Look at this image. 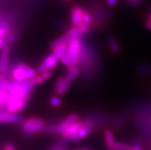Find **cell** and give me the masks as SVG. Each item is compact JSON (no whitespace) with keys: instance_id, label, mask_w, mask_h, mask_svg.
Instances as JSON below:
<instances>
[{"instance_id":"cell-28","label":"cell","mask_w":151,"mask_h":150,"mask_svg":"<svg viewBox=\"0 0 151 150\" xmlns=\"http://www.w3.org/2000/svg\"><path fill=\"white\" fill-rule=\"evenodd\" d=\"M107 5H109L110 6H115L118 2V0H106Z\"/></svg>"},{"instance_id":"cell-9","label":"cell","mask_w":151,"mask_h":150,"mask_svg":"<svg viewBox=\"0 0 151 150\" xmlns=\"http://www.w3.org/2000/svg\"><path fill=\"white\" fill-rule=\"evenodd\" d=\"M24 120L21 115L12 113L8 111L0 110V123H19Z\"/></svg>"},{"instance_id":"cell-25","label":"cell","mask_w":151,"mask_h":150,"mask_svg":"<svg viewBox=\"0 0 151 150\" xmlns=\"http://www.w3.org/2000/svg\"><path fill=\"white\" fill-rule=\"evenodd\" d=\"M2 150H16V149L12 143H6L3 145Z\"/></svg>"},{"instance_id":"cell-11","label":"cell","mask_w":151,"mask_h":150,"mask_svg":"<svg viewBox=\"0 0 151 150\" xmlns=\"http://www.w3.org/2000/svg\"><path fill=\"white\" fill-rule=\"evenodd\" d=\"M83 123H84L83 120H78V121L71 123L63 133H61V137L65 140H69L70 138L82 126Z\"/></svg>"},{"instance_id":"cell-16","label":"cell","mask_w":151,"mask_h":150,"mask_svg":"<svg viewBox=\"0 0 151 150\" xmlns=\"http://www.w3.org/2000/svg\"><path fill=\"white\" fill-rule=\"evenodd\" d=\"M65 34L67 35L68 38L70 40L71 39H75V38H80L83 35L80 29H79V27L77 26H72L71 28L68 29Z\"/></svg>"},{"instance_id":"cell-3","label":"cell","mask_w":151,"mask_h":150,"mask_svg":"<svg viewBox=\"0 0 151 150\" xmlns=\"http://www.w3.org/2000/svg\"><path fill=\"white\" fill-rule=\"evenodd\" d=\"M78 120H80V116L78 114L71 113L68 116H65L63 120L55 125L48 126H46L43 132L47 133H53V134H61L71 123Z\"/></svg>"},{"instance_id":"cell-22","label":"cell","mask_w":151,"mask_h":150,"mask_svg":"<svg viewBox=\"0 0 151 150\" xmlns=\"http://www.w3.org/2000/svg\"><path fill=\"white\" fill-rule=\"evenodd\" d=\"M128 150H144L143 143L140 139H136L132 144L130 145Z\"/></svg>"},{"instance_id":"cell-21","label":"cell","mask_w":151,"mask_h":150,"mask_svg":"<svg viewBox=\"0 0 151 150\" xmlns=\"http://www.w3.org/2000/svg\"><path fill=\"white\" fill-rule=\"evenodd\" d=\"M49 103L50 104L54 107H59L62 103V100H61V97H58V95H54L50 98Z\"/></svg>"},{"instance_id":"cell-36","label":"cell","mask_w":151,"mask_h":150,"mask_svg":"<svg viewBox=\"0 0 151 150\" xmlns=\"http://www.w3.org/2000/svg\"><path fill=\"white\" fill-rule=\"evenodd\" d=\"M2 21H3V19H2V18L1 17V16H0V24H1V23L2 22Z\"/></svg>"},{"instance_id":"cell-14","label":"cell","mask_w":151,"mask_h":150,"mask_svg":"<svg viewBox=\"0 0 151 150\" xmlns=\"http://www.w3.org/2000/svg\"><path fill=\"white\" fill-rule=\"evenodd\" d=\"M9 54L2 52L0 55V73L1 74H6L7 73L9 69Z\"/></svg>"},{"instance_id":"cell-17","label":"cell","mask_w":151,"mask_h":150,"mask_svg":"<svg viewBox=\"0 0 151 150\" xmlns=\"http://www.w3.org/2000/svg\"><path fill=\"white\" fill-rule=\"evenodd\" d=\"M81 70L78 67H74L71 68H68V72L65 74V78L71 82L74 81L80 74Z\"/></svg>"},{"instance_id":"cell-35","label":"cell","mask_w":151,"mask_h":150,"mask_svg":"<svg viewBox=\"0 0 151 150\" xmlns=\"http://www.w3.org/2000/svg\"><path fill=\"white\" fill-rule=\"evenodd\" d=\"M60 1H61V2H70V1H72V0H60Z\"/></svg>"},{"instance_id":"cell-19","label":"cell","mask_w":151,"mask_h":150,"mask_svg":"<svg viewBox=\"0 0 151 150\" xmlns=\"http://www.w3.org/2000/svg\"><path fill=\"white\" fill-rule=\"evenodd\" d=\"M68 50V44H64V45L59 46L56 48L55 49L52 50V53L55 55H56L59 59H61V57H63L65 54L67 53Z\"/></svg>"},{"instance_id":"cell-20","label":"cell","mask_w":151,"mask_h":150,"mask_svg":"<svg viewBox=\"0 0 151 150\" xmlns=\"http://www.w3.org/2000/svg\"><path fill=\"white\" fill-rule=\"evenodd\" d=\"M48 150H68V146L63 141H60L52 145Z\"/></svg>"},{"instance_id":"cell-18","label":"cell","mask_w":151,"mask_h":150,"mask_svg":"<svg viewBox=\"0 0 151 150\" xmlns=\"http://www.w3.org/2000/svg\"><path fill=\"white\" fill-rule=\"evenodd\" d=\"M38 74L37 68H34L32 67H27V68L25 70V80H32V78L36 76Z\"/></svg>"},{"instance_id":"cell-10","label":"cell","mask_w":151,"mask_h":150,"mask_svg":"<svg viewBox=\"0 0 151 150\" xmlns=\"http://www.w3.org/2000/svg\"><path fill=\"white\" fill-rule=\"evenodd\" d=\"M29 65L24 62L19 63L18 65L12 67L11 70V76L15 81L23 82L25 80V70Z\"/></svg>"},{"instance_id":"cell-31","label":"cell","mask_w":151,"mask_h":150,"mask_svg":"<svg viewBox=\"0 0 151 150\" xmlns=\"http://www.w3.org/2000/svg\"><path fill=\"white\" fill-rule=\"evenodd\" d=\"M146 27L148 30L151 31V21H147L146 22Z\"/></svg>"},{"instance_id":"cell-27","label":"cell","mask_w":151,"mask_h":150,"mask_svg":"<svg viewBox=\"0 0 151 150\" xmlns=\"http://www.w3.org/2000/svg\"><path fill=\"white\" fill-rule=\"evenodd\" d=\"M8 34H9V33L8 32L6 29H4L2 27H0V38H2L4 40V38H5Z\"/></svg>"},{"instance_id":"cell-4","label":"cell","mask_w":151,"mask_h":150,"mask_svg":"<svg viewBox=\"0 0 151 150\" xmlns=\"http://www.w3.org/2000/svg\"><path fill=\"white\" fill-rule=\"evenodd\" d=\"M31 96L24 98H16V97H10L8 94V99L4 108L6 109V111L12 113H19L25 108Z\"/></svg>"},{"instance_id":"cell-7","label":"cell","mask_w":151,"mask_h":150,"mask_svg":"<svg viewBox=\"0 0 151 150\" xmlns=\"http://www.w3.org/2000/svg\"><path fill=\"white\" fill-rule=\"evenodd\" d=\"M84 10L82 7L75 5L71 8L70 10V19L72 26L78 27L83 22V15Z\"/></svg>"},{"instance_id":"cell-23","label":"cell","mask_w":151,"mask_h":150,"mask_svg":"<svg viewBox=\"0 0 151 150\" xmlns=\"http://www.w3.org/2000/svg\"><path fill=\"white\" fill-rule=\"evenodd\" d=\"M17 40V36L16 34H14V33H9L8 34L5 38H4V42L7 43V44H12L14 42H15V41Z\"/></svg>"},{"instance_id":"cell-30","label":"cell","mask_w":151,"mask_h":150,"mask_svg":"<svg viewBox=\"0 0 151 150\" xmlns=\"http://www.w3.org/2000/svg\"><path fill=\"white\" fill-rule=\"evenodd\" d=\"M128 1L130 2V3L135 5V4H139L140 2H141L143 0H128Z\"/></svg>"},{"instance_id":"cell-24","label":"cell","mask_w":151,"mask_h":150,"mask_svg":"<svg viewBox=\"0 0 151 150\" xmlns=\"http://www.w3.org/2000/svg\"><path fill=\"white\" fill-rule=\"evenodd\" d=\"M8 83H9V81L7 80L6 77L4 76V74L0 73V90L6 91Z\"/></svg>"},{"instance_id":"cell-5","label":"cell","mask_w":151,"mask_h":150,"mask_svg":"<svg viewBox=\"0 0 151 150\" xmlns=\"http://www.w3.org/2000/svg\"><path fill=\"white\" fill-rule=\"evenodd\" d=\"M84 121L83 126L76 133L70 138L69 141L71 142H78L85 139L90 135L94 128V122L91 118H87Z\"/></svg>"},{"instance_id":"cell-12","label":"cell","mask_w":151,"mask_h":150,"mask_svg":"<svg viewBox=\"0 0 151 150\" xmlns=\"http://www.w3.org/2000/svg\"><path fill=\"white\" fill-rule=\"evenodd\" d=\"M104 138L107 150H114L117 141L115 139L113 131L110 129H106L104 132Z\"/></svg>"},{"instance_id":"cell-15","label":"cell","mask_w":151,"mask_h":150,"mask_svg":"<svg viewBox=\"0 0 151 150\" xmlns=\"http://www.w3.org/2000/svg\"><path fill=\"white\" fill-rule=\"evenodd\" d=\"M69 41H70V39L68 38V36L66 34L61 35V36L58 37V38L55 39V40L52 42V43L51 44V49H52V50L55 49L56 48L59 47V46L64 45V44H68Z\"/></svg>"},{"instance_id":"cell-29","label":"cell","mask_w":151,"mask_h":150,"mask_svg":"<svg viewBox=\"0 0 151 150\" xmlns=\"http://www.w3.org/2000/svg\"><path fill=\"white\" fill-rule=\"evenodd\" d=\"M123 123H124V120H123L122 118H119L118 120L116 121V125L117 126H121L123 125Z\"/></svg>"},{"instance_id":"cell-33","label":"cell","mask_w":151,"mask_h":150,"mask_svg":"<svg viewBox=\"0 0 151 150\" xmlns=\"http://www.w3.org/2000/svg\"><path fill=\"white\" fill-rule=\"evenodd\" d=\"M4 43H5V42H4L3 39H2V38H0V47H1V46H2Z\"/></svg>"},{"instance_id":"cell-26","label":"cell","mask_w":151,"mask_h":150,"mask_svg":"<svg viewBox=\"0 0 151 150\" xmlns=\"http://www.w3.org/2000/svg\"><path fill=\"white\" fill-rule=\"evenodd\" d=\"M0 49L2 51V52H5V53H9L10 52V47H9V44H7V43H4L1 47H0Z\"/></svg>"},{"instance_id":"cell-13","label":"cell","mask_w":151,"mask_h":150,"mask_svg":"<svg viewBox=\"0 0 151 150\" xmlns=\"http://www.w3.org/2000/svg\"><path fill=\"white\" fill-rule=\"evenodd\" d=\"M107 45L111 51L114 54H118L121 52V47L117 42V38L113 35H110L107 38Z\"/></svg>"},{"instance_id":"cell-1","label":"cell","mask_w":151,"mask_h":150,"mask_svg":"<svg viewBox=\"0 0 151 150\" xmlns=\"http://www.w3.org/2000/svg\"><path fill=\"white\" fill-rule=\"evenodd\" d=\"M45 126V121L42 118L37 116H31L21 123L22 130L28 136L43 132Z\"/></svg>"},{"instance_id":"cell-2","label":"cell","mask_w":151,"mask_h":150,"mask_svg":"<svg viewBox=\"0 0 151 150\" xmlns=\"http://www.w3.org/2000/svg\"><path fill=\"white\" fill-rule=\"evenodd\" d=\"M83 42L81 38L71 39L68 44V55L71 57V63L67 68H71L74 67H78L79 60H80V54L82 49Z\"/></svg>"},{"instance_id":"cell-6","label":"cell","mask_w":151,"mask_h":150,"mask_svg":"<svg viewBox=\"0 0 151 150\" xmlns=\"http://www.w3.org/2000/svg\"><path fill=\"white\" fill-rule=\"evenodd\" d=\"M60 61V59L54 55L53 53L50 54L48 56H46L41 64L38 65L37 67L38 73L44 72V71H47V70H51L55 68L56 67L58 66V64Z\"/></svg>"},{"instance_id":"cell-32","label":"cell","mask_w":151,"mask_h":150,"mask_svg":"<svg viewBox=\"0 0 151 150\" xmlns=\"http://www.w3.org/2000/svg\"><path fill=\"white\" fill-rule=\"evenodd\" d=\"M147 21H151V11L147 15Z\"/></svg>"},{"instance_id":"cell-8","label":"cell","mask_w":151,"mask_h":150,"mask_svg":"<svg viewBox=\"0 0 151 150\" xmlns=\"http://www.w3.org/2000/svg\"><path fill=\"white\" fill-rule=\"evenodd\" d=\"M71 85V82L65 77H59L56 79L55 83V92L58 96L65 95L68 91Z\"/></svg>"},{"instance_id":"cell-34","label":"cell","mask_w":151,"mask_h":150,"mask_svg":"<svg viewBox=\"0 0 151 150\" xmlns=\"http://www.w3.org/2000/svg\"><path fill=\"white\" fill-rule=\"evenodd\" d=\"M76 150H91L90 149H88V148H81V149H78Z\"/></svg>"}]
</instances>
